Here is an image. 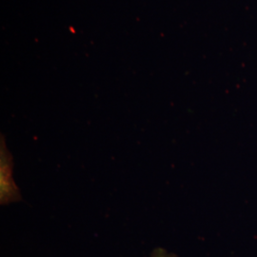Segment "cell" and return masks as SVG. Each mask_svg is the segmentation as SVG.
<instances>
[{"label":"cell","mask_w":257,"mask_h":257,"mask_svg":"<svg viewBox=\"0 0 257 257\" xmlns=\"http://www.w3.org/2000/svg\"><path fill=\"white\" fill-rule=\"evenodd\" d=\"M151 257H177L174 253H171L169 251H167L166 249L162 248H156Z\"/></svg>","instance_id":"obj_2"},{"label":"cell","mask_w":257,"mask_h":257,"mask_svg":"<svg viewBox=\"0 0 257 257\" xmlns=\"http://www.w3.org/2000/svg\"><path fill=\"white\" fill-rule=\"evenodd\" d=\"M20 192L13 177V156L1 138L0 147V202L2 205L19 201Z\"/></svg>","instance_id":"obj_1"}]
</instances>
